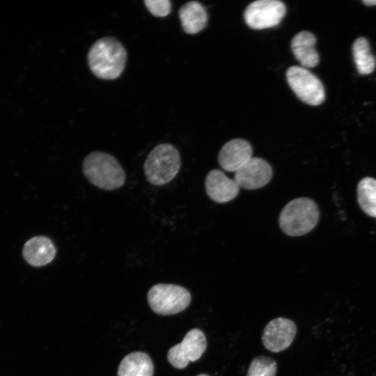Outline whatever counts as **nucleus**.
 Segmentation results:
<instances>
[{"mask_svg": "<svg viewBox=\"0 0 376 376\" xmlns=\"http://www.w3.org/2000/svg\"><path fill=\"white\" fill-rule=\"evenodd\" d=\"M87 60L90 70L97 78L116 79L125 70L127 52L117 38L104 37L91 45Z\"/></svg>", "mask_w": 376, "mask_h": 376, "instance_id": "f257e3e1", "label": "nucleus"}, {"mask_svg": "<svg viewBox=\"0 0 376 376\" xmlns=\"http://www.w3.org/2000/svg\"><path fill=\"white\" fill-rule=\"evenodd\" d=\"M82 171L88 181L96 187L112 191L123 187L126 180L125 171L111 154L94 151L84 158Z\"/></svg>", "mask_w": 376, "mask_h": 376, "instance_id": "f03ea898", "label": "nucleus"}, {"mask_svg": "<svg viewBox=\"0 0 376 376\" xmlns=\"http://www.w3.org/2000/svg\"><path fill=\"white\" fill-rule=\"evenodd\" d=\"M319 218L320 210L316 203L311 198L300 197L284 206L279 214V224L287 235L297 237L312 230Z\"/></svg>", "mask_w": 376, "mask_h": 376, "instance_id": "7ed1b4c3", "label": "nucleus"}, {"mask_svg": "<svg viewBox=\"0 0 376 376\" xmlns=\"http://www.w3.org/2000/svg\"><path fill=\"white\" fill-rule=\"evenodd\" d=\"M180 166L178 150L170 143H162L155 146L148 155L143 171L150 184L162 186L175 178Z\"/></svg>", "mask_w": 376, "mask_h": 376, "instance_id": "20e7f679", "label": "nucleus"}, {"mask_svg": "<svg viewBox=\"0 0 376 376\" xmlns=\"http://www.w3.org/2000/svg\"><path fill=\"white\" fill-rule=\"evenodd\" d=\"M151 309L162 315L176 314L185 310L191 302V294L184 287L166 283L153 285L148 292Z\"/></svg>", "mask_w": 376, "mask_h": 376, "instance_id": "39448f33", "label": "nucleus"}, {"mask_svg": "<svg viewBox=\"0 0 376 376\" xmlns=\"http://www.w3.org/2000/svg\"><path fill=\"white\" fill-rule=\"evenodd\" d=\"M287 81L302 102L312 106L321 104L325 100V91L321 81L307 68L291 66L286 71Z\"/></svg>", "mask_w": 376, "mask_h": 376, "instance_id": "423d86ee", "label": "nucleus"}, {"mask_svg": "<svg viewBox=\"0 0 376 376\" xmlns=\"http://www.w3.org/2000/svg\"><path fill=\"white\" fill-rule=\"evenodd\" d=\"M285 13V6L280 1L258 0L246 7L244 19L251 29L260 30L278 25Z\"/></svg>", "mask_w": 376, "mask_h": 376, "instance_id": "0eeeda50", "label": "nucleus"}, {"mask_svg": "<svg viewBox=\"0 0 376 376\" xmlns=\"http://www.w3.org/2000/svg\"><path fill=\"white\" fill-rule=\"evenodd\" d=\"M207 342L204 333L199 329L189 331L182 342L169 349L167 359L176 368H185L202 356L206 349Z\"/></svg>", "mask_w": 376, "mask_h": 376, "instance_id": "6e6552de", "label": "nucleus"}, {"mask_svg": "<svg viewBox=\"0 0 376 376\" xmlns=\"http://www.w3.org/2000/svg\"><path fill=\"white\" fill-rule=\"evenodd\" d=\"M297 332L295 324L285 318L271 320L265 327L262 341L265 348L273 352H279L288 348L292 343Z\"/></svg>", "mask_w": 376, "mask_h": 376, "instance_id": "1a4fd4ad", "label": "nucleus"}, {"mask_svg": "<svg viewBox=\"0 0 376 376\" xmlns=\"http://www.w3.org/2000/svg\"><path fill=\"white\" fill-rule=\"evenodd\" d=\"M270 164L260 157H251L235 172L234 180L240 187L257 189L266 185L272 177Z\"/></svg>", "mask_w": 376, "mask_h": 376, "instance_id": "9d476101", "label": "nucleus"}, {"mask_svg": "<svg viewBox=\"0 0 376 376\" xmlns=\"http://www.w3.org/2000/svg\"><path fill=\"white\" fill-rule=\"evenodd\" d=\"M251 144L242 139H234L226 143L218 154L220 166L228 172H236L252 157Z\"/></svg>", "mask_w": 376, "mask_h": 376, "instance_id": "9b49d317", "label": "nucleus"}, {"mask_svg": "<svg viewBox=\"0 0 376 376\" xmlns=\"http://www.w3.org/2000/svg\"><path fill=\"white\" fill-rule=\"evenodd\" d=\"M205 187L208 196L219 203L232 201L240 191V187L235 180L229 178L218 169H213L207 173Z\"/></svg>", "mask_w": 376, "mask_h": 376, "instance_id": "f8f14e48", "label": "nucleus"}, {"mask_svg": "<svg viewBox=\"0 0 376 376\" xmlns=\"http://www.w3.org/2000/svg\"><path fill=\"white\" fill-rule=\"evenodd\" d=\"M56 249L52 240L45 236H36L24 244L22 254L26 261L33 267H42L55 258Z\"/></svg>", "mask_w": 376, "mask_h": 376, "instance_id": "ddd939ff", "label": "nucleus"}, {"mask_svg": "<svg viewBox=\"0 0 376 376\" xmlns=\"http://www.w3.org/2000/svg\"><path fill=\"white\" fill-rule=\"evenodd\" d=\"M315 43V36L307 31L299 32L292 39V53L303 68H313L318 64L320 58Z\"/></svg>", "mask_w": 376, "mask_h": 376, "instance_id": "4468645a", "label": "nucleus"}, {"mask_svg": "<svg viewBox=\"0 0 376 376\" xmlns=\"http://www.w3.org/2000/svg\"><path fill=\"white\" fill-rule=\"evenodd\" d=\"M179 17L184 31L189 34L200 32L207 22L205 9L194 1L186 3L180 8Z\"/></svg>", "mask_w": 376, "mask_h": 376, "instance_id": "2eb2a0df", "label": "nucleus"}, {"mask_svg": "<svg viewBox=\"0 0 376 376\" xmlns=\"http://www.w3.org/2000/svg\"><path fill=\"white\" fill-rule=\"evenodd\" d=\"M154 366L150 357L142 352L125 356L119 364L118 376H152Z\"/></svg>", "mask_w": 376, "mask_h": 376, "instance_id": "dca6fc26", "label": "nucleus"}, {"mask_svg": "<svg viewBox=\"0 0 376 376\" xmlns=\"http://www.w3.org/2000/svg\"><path fill=\"white\" fill-rule=\"evenodd\" d=\"M353 58L357 69L361 75H369L375 68V58L371 53L367 38H357L352 45Z\"/></svg>", "mask_w": 376, "mask_h": 376, "instance_id": "f3484780", "label": "nucleus"}, {"mask_svg": "<svg viewBox=\"0 0 376 376\" xmlns=\"http://www.w3.org/2000/svg\"><path fill=\"white\" fill-rule=\"evenodd\" d=\"M357 201L366 214L376 218V179L366 177L359 182Z\"/></svg>", "mask_w": 376, "mask_h": 376, "instance_id": "a211bd4d", "label": "nucleus"}, {"mask_svg": "<svg viewBox=\"0 0 376 376\" xmlns=\"http://www.w3.org/2000/svg\"><path fill=\"white\" fill-rule=\"evenodd\" d=\"M276 373V361L272 358L260 356L252 360L246 376H275Z\"/></svg>", "mask_w": 376, "mask_h": 376, "instance_id": "6ab92c4d", "label": "nucleus"}, {"mask_svg": "<svg viewBox=\"0 0 376 376\" xmlns=\"http://www.w3.org/2000/svg\"><path fill=\"white\" fill-rule=\"evenodd\" d=\"M144 3L149 12L155 17H165L171 10V4L169 0H145Z\"/></svg>", "mask_w": 376, "mask_h": 376, "instance_id": "aec40b11", "label": "nucleus"}, {"mask_svg": "<svg viewBox=\"0 0 376 376\" xmlns=\"http://www.w3.org/2000/svg\"><path fill=\"white\" fill-rule=\"evenodd\" d=\"M362 2L366 6H375L376 0H363Z\"/></svg>", "mask_w": 376, "mask_h": 376, "instance_id": "412c9836", "label": "nucleus"}, {"mask_svg": "<svg viewBox=\"0 0 376 376\" xmlns=\"http://www.w3.org/2000/svg\"><path fill=\"white\" fill-rule=\"evenodd\" d=\"M196 376H209V375H207L206 374H200V375H198Z\"/></svg>", "mask_w": 376, "mask_h": 376, "instance_id": "4be33fe9", "label": "nucleus"}]
</instances>
